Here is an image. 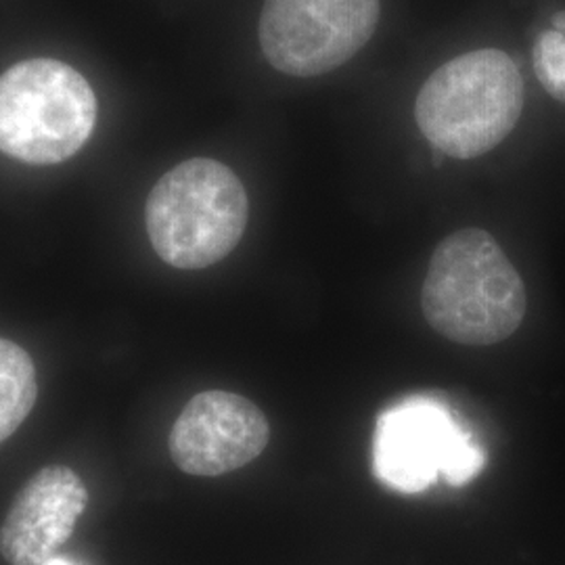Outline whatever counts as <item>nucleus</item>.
<instances>
[{"label":"nucleus","mask_w":565,"mask_h":565,"mask_svg":"<svg viewBox=\"0 0 565 565\" xmlns=\"http://www.w3.org/2000/svg\"><path fill=\"white\" fill-rule=\"evenodd\" d=\"M524 93L522 72L505 51H469L425 81L415 120L434 149L455 160H473L513 132L524 111Z\"/></svg>","instance_id":"nucleus-2"},{"label":"nucleus","mask_w":565,"mask_h":565,"mask_svg":"<svg viewBox=\"0 0 565 565\" xmlns=\"http://www.w3.org/2000/svg\"><path fill=\"white\" fill-rule=\"evenodd\" d=\"M97 121L86 78L55 60H28L0 76V151L32 166L76 156Z\"/></svg>","instance_id":"nucleus-4"},{"label":"nucleus","mask_w":565,"mask_h":565,"mask_svg":"<svg viewBox=\"0 0 565 565\" xmlns=\"http://www.w3.org/2000/svg\"><path fill=\"white\" fill-rule=\"evenodd\" d=\"M42 565H82L78 562H74V559H67V557H53V559H49L46 564Z\"/></svg>","instance_id":"nucleus-11"},{"label":"nucleus","mask_w":565,"mask_h":565,"mask_svg":"<svg viewBox=\"0 0 565 565\" xmlns=\"http://www.w3.org/2000/svg\"><path fill=\"white\" fill-rule=\"evenodd\" d=\"M422 310L431 329L450 342L494 345L524 321V281L490 233L463 228L434 249Z\"/></svg>","instance_id":"nucleus-1"},{"label":"nucleus","mask_w":565,"mask_h":565,"mask_svg":"<svg viewBox=\"0 0 565 565\" xmlns=\"http://www.w3.org/2000/svg\"><path fill=\"white\" fill-rule=\"evenodd\" d=\"M534 72L546 93L565 103V30H546L534 44Z\"/></svg>","instance_id":"nucleus-10"},{"label":"nucleus","mask_w":565,"mask_h":565,"mask_svg":"<svg viewBox=\"0 0 565 565\" xmlns=\"http://www.w3.org/2000/svg\"><path fill=\"white\" fill-rule=\"evenodd\" d=\"M382 0H266L258 39L266 61L294 78L323 76L373 39Z\"/></svg>","instance_id":"nucleus-6"},{"label":"nucleus","mask_w":565,"mask_h":565,"mask_svg":"<svg viewBox=\"0 0 565 565\" xmlns=\"http://www.w3.org/2000/svg\"><path fill=\"white\" fill-rule=\"evenodd\" d=\"M484 465L482 446L438 398L411 396L385 408L375 425L373 473L398 492H424L440 478L469 484Z\"/></svg>","instance_id":"nucleus-5"},{"label":"nucleus","mask_w":565,"mask_h":565,"mask_svg":"<svg viewBox=\"0 0 565 565\" xmlns=\"http://www.w3.org/2000/svg\"><path fill=\"white\" fill-rule=\"evenodd\" d=\"M268 440L270 425L258 404L226 390H207L182 408L168 450L184 473L216 478L258 459Z\"/></svg>","instance_id":"nucleus-7"},{"label":"nucleus","mask_w":565,"mask_h":565,"mask_svg":"<svg viewBox=\"0 0 565 565\" xmlns=\"http://www.w3.org/2000/svg\"><path fill=\"white\" fill-rule=\"evenodd\" d=\"M553 23H555V25H553L555 30H565V13H557V15L553 18Z\"/></svg>","instance_id":"nucleus-12"},{"label":"nucleus","mask_w":565,"mask_h":565,"mask_svg":"<svg viewBox=\"0 0 565 565\" xmlns=\"http://www.w3.org/2000/svg\"><path fill=\"white\" fill-rule=\"evenodd\" d=\"M39 396L32 356L11 340L0 338V443L13 436L32 413Z\"/></svg>","instance_id":"nucleus-9"},{"label":"nucleus","mask_w":565,"mask_h":565,"mask_svg":"<svg viewBox=\"0 0 565 565\" xmlns=\"http://www.w3.org/2000/svg\"><path fill=\"white\" fill-rule=\"evenodd\" d=\"M249 200L224 163L193 158L168 170L145 205L149 242L163 263L202 270L224 260L242 242Z\"/></svg>","instance_id":"nucleus-3"},{"label":"nucleus","mask_w":565,"mask_h":565,"mask_svg":"<svg viewBox=\"0 0 565 565\" xmlns=\"http://www.w3.org/2000/svg\"><path fill=\"white\" fill-rule=\"evenodd\" d=\"M88 505L81 476L65 465L42 467L9 509L0 527V555L11 565H42L57 557Z\"/></svg>","instance_id":"nucleus-8"}]
</instances>
